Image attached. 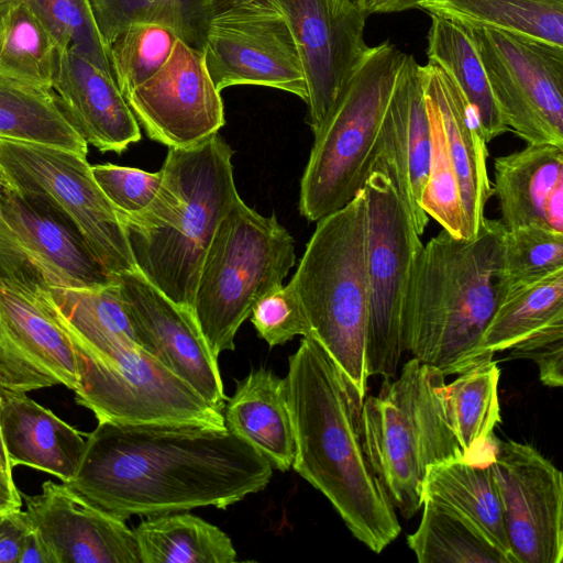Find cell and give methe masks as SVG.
<instances>
[{
	"label": "cell",
	"instance_id": "cell-23",
	"mask_svg": "<svg viewBox=\"0 0 563 563\" xmlns=\"http://www.w3.org/2000/svg\"><path fill=\"white\" fill-rule=\"evenodd\" d=\"M493 195L506 230L537 224L563 232V146L527 143L494 163Z\"/></svg>",
	"mask_w": 563,
	"mask_h": 563
},
{
	"label": "cell",
	"instance_id": "cell-3",
	"mask_svg": "<svg viewBox=\"0 0 563 563\" xmlns=\"http://www.w3.org/2000/svg\"><path fill=\"white\" fill-rule=\"evenodd\" d=\"M505 230L486 217L473 238L442 229L417 256L404 310L405 352L444 376L484 362L481 342L504 297Z\"/></svg>",
	"mask_w": 563,
	"mask_h": 563
},
{
	"label": "cell",
	"instance_id": "cell-11",
	"mask_svg": "<svg viewBox=\"0 0 563 563\" xmlns=\"http://www.w3.org/2000/svg\"><path fill=\"white\" fill-rule=\"evenodd\" d=\"M368 310V378H395L405 352L404 310L413 265L423 244L387 173L376 168L364 186Z\"/></svg>",
	"mask_w": 563,
	"mask_h": 563
},
{
	"label": "cell",
	"instance_id": "cell-30",
	"mask_svg": "<svg viewBox=\"0 0 563 563\" xmlns=\"http://www.w3.org/2000/svg\"><path fill=\"white\" fill-rule=\"evenodd\" d=\"M0 139L38 143L87 156L88 144L64 113L53 89L0 75Z\"/></svg>",
	"mask_w": 563,
	"mask_h": 563
},
{
	"label": "cell",
	"instance_id": "cell-13",
	"mask_svg": "<svg viewBox=\"0 0 563 563\" xmlns=\"http://www.w3.org/2000/svg\"><path fill=\"white\" fill-rule=\"evenodd\" d=\"M463 27L508 131L526 143L563 146V47L499 30Z\"/></svg>",
	"mask_w": 563,
	"mask_h": 563
},
{
	"label": "cell",
	"instance_id": "cell-45",
	"mask_svg": "<svg viewBox=\"0 0 563 563\" xmlns=\"http://www.w3.org/2000/svg\"><path fill=\"white\" fill-rule=\"evenodd\" d=\"M18 563H55L47 544L32 525L24 534Z\"/></svg>",
	"mask_w": 563,
	"mask_h": 563
},
{
	"label": "cell",
	"instance_id": "cell-17",
	"mask_svg": "<svg viewBox=\"0 0 563 563\" xmlns=\"http://www.w3.org/2000/svg\"><path fill=\"white\" fill-rule=\"evenodd\" d=\"M290 26L307 86L308 123L321 129L371 46L367 15L352 0H276Z\"/></svg>",
	"mask_w": 563,
	"mask_h": 563
},
{
	"label": "cell",
	"instance_id": "cell-41",
	"mask_svg": "<svg viewBox=\"0 0 563 563\" xmlns=\"http://www.w3.org/2000/svg\"><path fill=\"white\" fill-rule=\"evenodd\" d=\"M260 338L271 347L283 345L296 335H310V327L291 282L263 295L251 311Z\"/></svg>",
	"mask_w": 563,
	"mask_h": 563
},
{
	"label": "cell",
	"instance_id": "cell-24",
	"mask_svg": "<svg viewBox=\"0 0 563 563\" xmlns=\"http://www.w3.org/2000/svg\"><path fill=\"white\" fill-rule=\"evenodd\" d=\"M423 90L434 104L461 191L466 238L476 235L493 196L487 173V142L456 85L437 65L421 66Z\"/></svg>",
	"mask_w": 563,
	"mask_h": 563
},
{
	"label": "cell",
	"instance_id": "cell-10",
	"mask_svg": "<svg viewBox=\"0 0 563 563\" xmlns=\"http://www.w3.org/2000/svg\"><path fill=\"white\" fill-rule=\"evenodd\" d=\"M0 180L60 220L111 275L137 271L117 209L87 156L0 139Z\"/></svg>",
	"mask_w": 563,
	"mask_h": 563
},
{
	"label": "cell",
	"instance_id": "cell-25",
	"mask_svg": "<svg viewBox=\"0 0 563 563\" xmlns=\"http://www.w3.org/2000/svg\"><path fill=\"white\" fill-rule=\"evenodd\" d=\"M0 429L12 468L25 465L63 483L74 477L86 440L26 394L0 389Z\"/></svg>",
	"mask_w": 563,
	"mask_h": 563
},
{
	"label": "cell",
	"instance_id": "cell-7",
	"mask_svg": "<svg viewBox=\"0 0 563 563\" xmlns=\"http://www.w3.org/2000/svg\"><path fill=\"white\" fill-rule=\"evenodd\" d=\"M406 55L388 41L371 47L314 134L300 183L307 220L345 207L376 169L384 114Z\"/></svg>",
	"mask_w": 563,
	"mask_h": 563
},
{
	"label": "cell",
	"instance_id": "cell-33",
	"mask_svg": "<svg viewBox=\"0 0 563 563\" xmlns=\"http://www.w3.org/2000/svg\"><path fill=\"white\" fill-rule=\"evenodd\" d=\"M220 0H88L99 33L109 47L134 23L170 29L201 52L208 20Z\"/></svg>",
	"mask_w": 563,
	"mask_h": 563
},
{
	"label": "cell",
	"instance_id": "cell-29",
	"mask_svg": "<svg viewBox=\"0 0 563 563\" xmlns=\"http://www.w3.org/2000/svg\"><path fill=\"white\" fill-rule=\"evenodd\" d=\"M419 9L461 26L510 32L563 47V0H420Z\"/></svg>",
	"mask_w": 563,
	"mask_h": 563
},
{
	"label": "cell",
	"instance_id": "cell-5",
	"mask_svg": "<svg viewBox=\"0 0 563 563\" xmlns=\"http://www.w3.org/2000/svg\"><path fill=\"white\" fill-rule=\"evenodd\" d=\"M362 429L372 467L406 519L422 507L428 466L465 457L451 426L445 376L415 357L398 377L384 378L376 396L364 397Z\"/></svg>",
	"mask_w": 563,
	"mask_h": 563
},
{
	"label": "cell",
	"instance_id": "cell-34",
	"mask_svg": "<svg viewBox=\"0 0 563 563\" xmlns=\"http://www.w3.org/2000/svg\"><path fill=\"white\" fill-rule=\"evenodd\" d=\"M423 511L407 544L420 563H512L482 532L450 508L422 499Z\"/></svg>",
	"mask_w": 563,
	"mask_h": 563
},
{
	"label": "cell",
	"instance_id": "cell-6",
	"mask_svg": "<svg viewBox=\"0 0 563 563\" xmlns=\"http://www.w3.org/2000/svg\"><path fill=\"white\" fill-rule=\"evenodd\" d=\"M290 282L310 335L365 397L368 289L364 189L345 207L317 221Z\"/></svg>",
	"mask_w": 563,
	"mask_h": 563
},
{
	"label": "cell",
	"instance_id": "cell-40",
	"mask_svg": "<svg viewBox=\"0 0 563 563\" xmlns=\"http://www.w3.org/2000/svg\"><path fill=\"white\" fill-rule=\"evenodd\" d=\"M431 129V154L427 183L421 196V208L443 230L457 238H466L465 219L457 176L450 158L444 131L438 111L426 97Z\"/></svg>",
	"mask_w": 563,
	"mask_h": 563
},
{
	"label": "cell",
	"instance_id": "cell-18",
	"mask_svg": "<svg viewBox=\"0 0 563 563\" xmlns=\"http://www.w3.org/2000/svg\"><path fill=\"white\" fill-rule=\"evenodd\" d=\"M125 100L147 136L168 148L200 143L225 123L202 53L180 38L164 66Z\"/></svg>",
	"mask_w": 563,
	"mask_h": 563
},
{
	"label": "cell",
	"instance_id": "cell-31",
	"mask_svg": "<svg viewBox=\"0 0 563 563\" xmlns=\"http://www.w3.org/2000/svg\"><path fill=\"white\" fill-rule=\"evenodd\" d=\"M556 324H563V269L505 292L484 332L481 360Z\"/></svg>",
	"mask_w": 563,
	"mask_h": 563
},
{
	"label": "cell",
	"instance_id": "cell-47",
	"mask_svg": "<svg viewBox=\"0 0 563 563\" xmlns=\"http://www.w3.org/2000/svg\"><path fill=\"white\" fill-rule=\"evenodd\" d=\"M22 495L14 484L12 472L0 470V515L20 510Z\"/></svg>",
	"mask_w": 563,
	"mask_h": 563
},
{
	"label": "cell",
	"instance_id": "cell-46",
	"mask_svg": "<svg viewBox=\"0 0 563 563\" xmlns=\"http://www.w3.org/2000/svg\"><path fill=\"white\" fill-rule=\"evenodd\" d=\"M365 15L401 12L418 8L420 0H352Z\"/></svg>",
	"mask_w": 563,
	"mask_h": 563
},
{
	"label": "cell",
	"instance_id": "cell-26",
	"mask_svg": "<svg viewBox=\"0 0 563 563\" xmlns=\"http://www.w3.org/2000/svg\"><path fill=\"white\" fill-rule=\"evenodd\" d=\"M225 428L252 445L273 467L286 472L295 454L286 380L260 367L242 380L224 407Z\"/></svg>",
	"mask_w": 563,
	"mask_h": 563
},
{
	"label": "cell",
	"instance_id": "cell-20",
	"mask_svg": "<svg viewBox=\"0 0 563 563\" xmlns=\"http://www.w3.org/2000/svg\"><path fill=\"white\" fill-rule=\"evenodd\" d=\"M25 515L55 563H141L134 530L87 501L66 483L51 479L41 493L24 495Z\"/></svg>",
	"mask_w": 563,
	"mask_h": 563
},
{
	"label": "cell",
	"instance_id": "cell-42",
	"mask_svg": "<svg viewBox=\"0 0 563 563\" xmlns=\"http://www.w3.org/2000/svg\"><path fill=\"white\" fill-rule=\"evenodd\" d=\"M98 186L113 205L124 213L134 214L146 209L156 196L161 183V169L155 173L111 163L91 166Z\"/></svg>",
	"mask_w": 563,
	"mask_h": 563
},
{
	"label": "cell",
	"instance_id": "cell-28",
	"mask_svg": "<svg viewBox=\"0 0 563 563\" xmlns=\"http://www.w3.org/2000/svg\"><path fill=\"white\" fill-rule=\"evenodd\" d=\"M427 38L429 63L440 67L456 85L485 141L488 143L507 132L481 57L466 30L452 21L431 15Z\"/></svg>",
	"mask_w": 563,
	"mask_h": 563
},
{
	"label": "cell",
	"instance_id": "cell-36",
	"mask_svg": "<svg viewBox=\"0 0 563 563\" xmlns=\"http://www.w3.org/2000/svg\"><path fill=\"white\" fill-rule=\"evenodd\" d=\"M57 48L23 0L0 16V75L52 89Z\"/></svg>",
	"mask_w": 563,
	"mask_h": 563
},
{
	"label": "cell",
	"instance_id": "cell-39",
	"mask_svg": "<svg viewBox=\"0 0 563 563\" xmlns=\"http://www.w3.org/2000/svg\"><path fill=\"white\" fill-rule=\"evenodd\" d=\"M563 269V232L537 224L505 230L501 279L505 292Z\"/></svg>",
	"mask_w": 563,
	"mask_h": 563
},
{
	"label": "cell",
	"instance_id": "cell-27",
	"mask_svg": "<svg viewBox=\"0 0 563 563\" xmlns=\"http://www.w3.org/2000/svg\"><path fill=\"white\" fill-rule=\"evenodd\" d=\"M423 498L455 511L516 563L489 463L477 464L463 457L429 465L422 482Z\"/></svg>",
	"mask_w": 563,
	"mask_h": 563
},
{
	"label": "cell",
	"instance_id": "cell-35",
	"mask_svg": "<svg viewBox=\"0 0 563 563\" xmlns=\"http://www.w3.org/2000/svg\"><path fill=\"white\" fill-rule=\"evenodd\" d=\"M500 369L492 360L481 362L446 384L451 426L465 459L478 448L492 445L501 422L498 399Z\"/></svg>",
	"mask_w": 563,
	"mask_h": 563
},
{
	"label": "cell",
	"instance_id": "cell-12",
	"mask_svg": "<svg viewBox=\"0 0 563 563\" xmlns=\"http://www.w3.org/2000/svg\"><path fill=\"white\" fill-rule=\"evenodd\" d=\"M201 53L219 91L265 86L307 101L297 46L276 0H220L208 20Z\"/></svg>",
	"mask_w": 563,
	"mask_h": 563
},
{
	"label": "cell",
	"instance_id": "cell-49",
	"mask_svg": "<svg viewBox=\"0 0 563 563\" xmlns=\"http://www.w3.org/2000/svg\"><path fill=\"white\" fill-rule=\"evenodd\" d=\"M18 0H0V16L4 14Z\"/></svg>",
	"mask_w": 563,
	"mask_h": 563
},
{
	"label": "cell",
	"instance_id": "cell-14",
	"mask_svg": "<svg viewBox=\"0 0 563 563\" xmlns=\"http://www.w3.org/2000/svg\"><path fill=\"white\" fill-rule=\"evenodd\" d=\"M115 278L60 220L0 180V280L52 289Z\"/></svg>",
	"mask_w": 563,
	"mask_h": 563
},
{
	"label": "cell",
	"instance_id": "cell-22",
	"mask_svg": "<svg viewBox=\"0 0 563 563\" xmlns=\"http://www.w3.org/2000/svg\"><path fill=\"white\" fill-rule=\"evenodd\" d=\"M52 89L75 130L100 152L121 154L141 140L114 77L78 52H58Z\"/></svg>",
	"mask_w": 563,
	"mask_h": 563
},
{
	"label": "cell",
	"instance_id": "cell-2",
	"mask_svg": "<svg viewBox=\"0 0 563 563\" xmlns=\"http://www.w3.org/2000/svg\"><path fill=\"white\" fill-rule=\"evenodd\" d=\"M285 380L291 467L328 498L360 542L380 553L401 527L366 452L364 397L312 335L289 356Z\"/></svg>",
	"mask_w": 563,
	"mask_h": 563
},
{
	"label": "cell",
	"instance_id": "cell-37",
	"mask_svg": "<svg viewBox=\"0 0 563 563\" xmlns=\"http://www.w3.org/2000/svg\"><path fill=\"white\" fill-rule=\"evenodd\" d=\"M177 40L170 29L152 23L131 24L115 37L109 58L124 99L164 66Z\"/></svg>",
	"mask_w": 563,
	"mask_h": 563
},
{
	"label": "cell",
	"instance_id": "cell-38",
	"mask_svg": "<svg viewBox=\"0 0 563 563\" xmlns=\"http://www.w3.org/2000/svg\"><path fill=\"white\" fill-rule=\"evenodd\" d=\"M52 36L57 52L71 48L113 75L109 47L96 25L88 0H23Z\"/></svg>",
	"mask_w": 563,
	"mask_h": 563
},
{
	"label": "cell",
	"instance_id": "cell-16",
	"mask_svg": "<svg viewBox=\"0 0 563 563\" xmlns=\"http://www.w3.org/2000/svg\"><path fill=\"white\" fill-rule=\"evenodd\" d=\"M516 563L563 560V477L537 449L494 437L489 463Z\"/></svg>",
	"mask_w": 563,
	"mask_h": 563
},
{
	"label": "cell",
	"instance_id": "cell-43",
	"mask_svg": "<svg viewBox=\"0 0 563 563\" xmlns=\"http://www.w3.org/2000/svg\"><path fill=\"white\" fill-rule=\"evenodd\" d=\"M508 358L533 361L548 387L563 385V324L552 325L512 346Z\"/></svg>",
	"mask_w": 563,
	"mask_h": 563
},
{
	"label": "cell",
	"instance_id": "cell-32",
	"mask_svg": "<svg viewBox=\"0 0 563 563\" xmlns=\"http://www.w3.org/2000/svg\"><path fill=\"white\" fill-rule=\"evenodd\" d=\"M141 563H233L225 532L187 511L147 517L134 530Z\"/></svg>",
	"mask_w": 563,
	"mask_h": 563
},
{
	"label": "cell",
	"instance_id": "cell-21",
	"mask_svg": "<svg viewBox=\"0 0 563 563\" xmlns=\"http://www.w3.org/2000/svg\"><path fill=\"white\" fill-rule=\"evenodd\" d=\"M430 154L431 129L421 65L407 54L384 114L376 168L384 169L389 176L420 236L429 221L420 201Z\"/></svg>",
	"mask_w": 563,
	"mask_h": 563
},
{
	"label": "cell",
	"instance_id": "cell-44",
	"mask_svg": "<svg viewBox=\"0 0 563 563\" xmlns=\"http://www.w3.org/2000/svg\"><path fill=\"white\" fill-rule=\"evenodd\" d=\"M29 527L25 511L21 509L0 515V563H18Z\"/></svg>",
	"mask_w": 563,
	"mask_h": 563
},
{
	"label": "cell",
	"instance_id": "cell-8",
	"mask_svg": "<svg viewBox=\"0 0 563 563\" xmlns=\"http://www.w3.org/2000/svg\"><path fill=\"white\" fill-rule=\"evenodd\" d=\"M62 317L78 360L75 400L98 422L225 427L223 412L152 354L103 328Z\"/></svg>",
	"mask_w": 563,
	"mask_h": 563
},
{
	"label": "cell",
	"instance_id": "cell-48",
	"mask_svg": "<svg viewBox=\"0 0 563 563\" xmlns=\"http://www.w3.org/2000/svg\"><path fill=\"white\" fill-rule=\"evenodd\" d=\"M0 470L12 472V466L10 464L9 455L3 443L1 429H0Z\"/></svg>",
	"mask_w": 563,
	"mask_h": 563
},
{
	"label": "cell",
	"instance_id": "cell-15",
	"mask_svg": "<svg viewBox=\"0 0 563 563\" xmlns=\"http://www.w3.org/2000/svg\"><path fill=\"white\" fill-rule=\"evenodd\" d=\"M78 384L76 349L49 290L0 280V389L75 391Z\"/></svg>",
	"mask_w": 563,
	"mask_h": 563
},
{
	"label": "cell",
	"instance_id": "cell-19",
	"mask_svg": "<svg viewBox=\"0 0 563 563\" xmlns=\"http://www.w3.org/2000/svg\"><path fill=\"white\" fill-rule=\"evenodd\" d=\"M143 350L223 412L228 397L218 357L210 350L192 310L177 305L139 271L117 276Z\"/></svg>",
	"mask_w": 563,
	"mask_h": 563
},
{
	"label": "cell",
	"instance_id": "cell-4",
	"mask_svg": "<svg viewBox=\"0 0 563 563\" xmlns=\"http://www.w3.org/2000/svg\"><path fill=\"white\" fill-rule=\"evenodd\" d=\"M232 156L219 133L192 146L168 148L162 183L150 206L134 214L117 210L136 269L190 310L210 241L240 197Z\"/></svg>",
	"mask_w": 563,
	"mask_h": 563
},
{
	"label": "cell",
	"instance_id": "cell-9",
	"mask_svg": "<svg viewBox=\"0 0 563 563\" xmlns=\"http://www.w3.org/2000/svg\"><path fill=\"white\" fill-rule=\"evenodd\" d=\"M295 263V240L286 228L239 197L214 231L194 295L192 312L217 357L234 350L255 302L283 285Z\"/></svg>",
	"mask_w": 563,
	"mask_h": 563
},
{
	"label": "cell",
	"instance_id": "cell-1",
	"mask_svg": "<svg viewBox=\"0 0 563 563\" xmlns=\"http://www.w3.org/2000/svg\"><path fill=\"white\" fill-rule=\"evenodd\" d=\"M273 466L225 427L98 422L66 484L126 520L212 506L263 490Z\"/></svg>",
	"mask_w": 563,
	"mask_h": 563
}]
</instances>
